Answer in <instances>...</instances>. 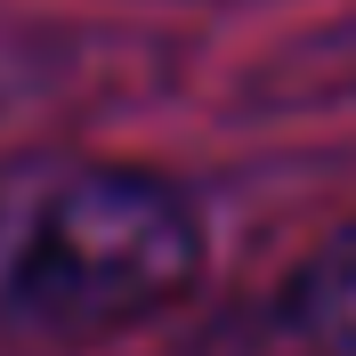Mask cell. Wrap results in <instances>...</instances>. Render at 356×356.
<instances>
[{
    "label": "cell",
    "instance_id": "1",
    "mask_svg": "<svg viewBox=\"0 0 356 356\" xmlns=\"http://www.w3.org/2000/svg\"><path fill=\"white\" fill-rule=\"evenodd\" d=\"M195 195L138 162H57L0 186V332L89 348L170 316L202 284Z\"/></svg>",
    "mask_w": 356,
    "mask_h": 356
},
{
    "label": "cell",
    "instance_id": "2",
    "mask_svg": "<svg viewBox=\"0 0 356 356\" xmlns=\"http://www.w3.org/2000/svg\"><path fill=\"white\" fill-rule=\"evenodd\" d=\"M284 316L308 356H356V227H340L332 243H316L300 259V275L284 291Z\"/></svg>",
    "mask_w": 356,
    "mask_h": 356
}]
</instances>
